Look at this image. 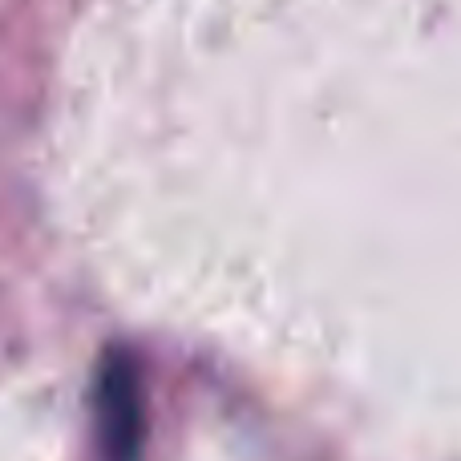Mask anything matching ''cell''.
I'll return each instance as SVG.
<instances>
[{
  "label": "cell",
  "mask_w": 461,
  "mask_h": 461,
  "mask_svg": "<svg viewBox=\"0 0 461 461\" xmlns=\"http://www.w3.org/2000/svg\"><path fill=\"white\" fill-rule=\"evenodd\" d=\"M97 433L105 461H138L142 446V393L126 357H105L97 376Z\"/></svg>",
  "instance_id": "6da1fadb"
}]
</instances>
